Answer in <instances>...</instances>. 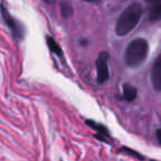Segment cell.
<instances>
[{"mask_svg":"<svg viewBox=\"0 0 161 161\" xmlns=\"http://www.w3.org/2000/svg\"><path fill=\"white\" fill-rule=\"evenodd\" d=\"M142 16V7L139 3H134L129 5L117 19L115 25V32L117 36H123L128 34L140 20Z\"/></svg>","mask_w":161,"mask_h":161,"instance_id":"cell-1","label":"cell"},{"mask_svg":"<svg viewBox=\"0 0 161 161\" xmlns=\"http://www.w3.org/2000/svg\"><path fill=\"white\" fill-rule=\"evenodd\" d=\"M149 45L143 39H136L128 44L125 51V63L129 67H137L145 62L147 58Z\"/></svg>","mask_w":161,"mask_h":161,"instance_id":"cell-2","label":"cell"},{"mask_svg":"<svg viewBox=\"0 0 161 161\" xmlns=\"http://www.w3.org/2000/svg\"><path fill=\"white\" fill-rule=\"evenodd\" d=\"M108 54L106 52H101L98 58L96 61V67H97V82L99 84L105 83L108 80Z\"/></svg>","mask_w":161,"mask_h":161,"instance_id":"cell-3","label":"cell"},{"mask_svg":"<svg viewBox=\"0 0 161 161\" xmlns=\"http://www.w3.org/2000/svg\"><path fill=\"white\" fill-rule=\"evenodd\" d=\"M150 77H151V83L154 90L161 92V54L152 64Z\"/></svg>","mask_w":161,"mask_h":161,"instance_id":"cell-4","label":"cell"},{"mask_svg":"<svg viewBox=\"0 0 161 161\" xmlns=\"http://www.w3.org/2000/svg\"><path fill=\"white\" fill-rule=\"evenodd\" d=\"M3 19H5L6 23L8 25V27L11 29L14 36H16L17 39H22V36H23L22 28H21L20 25H19V23L17 22V21L14 20L7 11H6V9L3 7Z\"/></svg>","mask_w":161,"mask_h":161,"instance_id":"cell-5","label":"cell"},{"mask_svg":"<svg viewBox=\"0 0 161 161\" xmlns=\"http://www.w3.org/2000/svg\"><path fill=\"white\" fill-rule=\"evenodd\" d=\"M123 95L126 101L131 102L137 97V90L130 84H125L123 86Z\"/></svg>","mask_w":161,"mask_h":161,"instance_id":"cell-6","label":"cell"},{"mask_svg":"<svg viewBox=\"0 0 161 161\" xmlns=\"http://www.w3.org/2000/svg\"><path fill=\"white\" fill-rule=\"evenodd\" d=\"M47 45H49L50 50H51L53 53L58 54V56H62V50H61V47H58V44L55 42V40H54L53 38H51V36H47Z\"/></svg>","mask_w":161,"mask_h":161,"instance_id":"cell-7","label":"cell"},{"mask_svg":"<svg viewBox=\"0 0 161 161\" xmlns=\"http://www.w3.org/2000/svg\"><path fill=\"white\" fill-rule=\"evenodd\" d=\"M61 14L64 18H69L73 14V7L71 6V3L67 1L61 3Z\"/></svg>","mask_w":161,"mask_h":161,"instance_id":"cell-8","label":"cell"},{"mask_svg":"<svg viewBox=\"0 0 161 161\" xmlns=\"http://www.w3.org/2000/svg\"><path fill=\"white\" fill-rule=\"evenodd\" d=\"M149 19L151 21H158V20H161V3L158 5L156 8H153L149 16Z\"/></svg>","mask_w":161,"mask_h":161,"instance_id":"cell-9","label":"cell"},{"mask_svg":"<svg viewBox=\"0 0 161 161\" xmlns=\"http://www.w3.org/2000/svg\"><path fill=\"white\" fill-rule=\"evenodd\" d=\"M157 138H158L159 142L161 143V129H158V130H157Z\"/></svg>","mask_w":161,"mask_h":161,"instance_id":"cell-10","label":"cell"},{"mask_svg":"<svg viewBox=\"0 0 161 161\" xmlns=\"http://www.w3.org/2000/svg\"><path fill=\"white\" fill-rule=\"evenodd\" d=\"M146 1H149V3H157V1H159L160 3L161 0H146Z\"/></svg>","mask_w":161,"mask_h":161,"instance_id":"cell-11","label":"cell"},{"mask_svg":"<svg viewBox=\"0 0 161 161\" xmlns=\"http://www.w3.org/2000/svg\"><path fill=\"white\" fill-rule=\"evenodd\" d=\"M86 1H94V0H86Z\"/></svg>","mask_w":161,"mask_h":161,"instance_id":"cell-12","label":"cell"}]
</instances>
